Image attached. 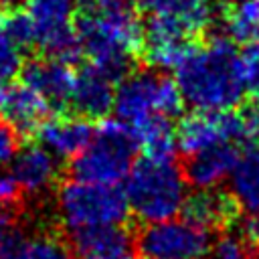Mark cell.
<instances>
[{
	"instance_id": "obj_1",
	"label": "cell",
	"mask_w": 259,
	"mask_h": 259,
	"mask_svg": "<svg viewBox=\"0 0 259 259\" xmlns=\"http://www.w3.org/2000/svg\"><path fill=\"white\" fill-rule=\"evenodd\" d=\"M174 75L184 103L196 111L235 109L247 91L241 57L225 36H212L202 47L190 45Z\"/></svg>"
},
{
	"instance_id": "obj_2",
	"label": "cell",
	"mask_w": 259,
	"mask_h": 259,
	"mask_svg": "<svg viewBox=\"0 0 259 259\" xmlns=\"http://www.w3.org/2000/svg\"><path fill=\"white\" fill-rule=\"evenodd\" d=\"M81 53L111 81L123 79L142 49L144 28L130 0H87L75 20Z\"/></svg>"
},
{
	"instance_id": "obj_3",
	"label": "cell",
	"mask_w": 259,
	"mask_h": 259,
	"mask_svg": "<svg viewBox=\"0 0 259 259\" xmlns=\"http://www.w3.org/2000/svg\"><path fill=\"white\" fill-rule=\"evenodd\" d=\"M125 200L142 223L172 219L186 200V178L174 160L144 156L132 164L125 176Z\"/></svg>"
},
{
	"instance_id": "obj_4",
	"label": "cell",
	"mask_w": 259,
	"mask_h": 259,
	"mask_svg": "<svg viewBox=\"0 0 259 259\" xmlns=\"http://www.w3.org/2000/svg\"><path fill=\"white\" fill-rule=\"evenodd\" d=\"M138 140L121 119H101L89 144L71 158V176L83 182L117 184L125 180L138 150Z\"/></svg>"
},
{
	"instance_id": "obj_5",
	"label": "cell",
	"mask_w": 259,
	"mask_h": 259,
	"mask_svg": "<svg viewBox=\"0 0 259 259\" xmlns=\"http://www.w3.org/2000/svg\"><path fill=\"white\" fill-rule=\"evenodd\" d=\"M57 212L67 233H75L91 227L121 225L130 214V206L117 186L73 178L57 192Z\"/></svg>"
},
{
	"instance_id": "obj_6",
	"label": "cell",
	"mask_w": 259,
	"mask_h": 259,
	"mask_svg": "<svg viewBox=\"0 0 259 259\" xmlns=\"http://www.w3.org/2000/svg\"><path fill=\"white\" fill-rule=\"evenodd\" d=\"M182 107L184 99L176 81L152 71L125 75L113 93L115 115L132 130L158 115L176 117Z\"/></svg>"
},
{
	"instance_id": "obj_7",
	"label": "cell",
	"mask_w": 259,
	"mask_h": 259,
	"mask_svg": "<svg viewBox=\"0 0 259 259\" xmlns=\"http://www.w3.org/2000/svg\"><path fill=\"white\" fill-rule=\"evenodd\" d=\"M208 247L206 229L174 217L146 223L136 241L140 259H206Z\"/></svg>"
},
{
	"instance_id": "obj_8",
	"label": "cell",
	"mask_w": 259,
	"mask_h": 259,
	"mask_svg": "<svg viewBox=\"0 0 259 259\" xmlns=\"http://www.w3.org/2000/svg\"><path fill=\"white\" fill-rule=\"evenodd\" d=\"M28 14L34 22V45L49 57L73 63L83 55L71 22V0H30Z\"/></svg>"
},
{
	"instance_id": "obj_9",
	"label": "cell",
	"mask_w": 259,
	"mask_h": 259,
	"mask_svg": "<svg viewBox=\"0 0 259 259\" xmlns=\"http://www.w3.org/2000/svg\"><path fill=\"white\" fill-rule=\"evenodd\" d=\"M174 134H176V146L186 156H190L221 142L233 144L237 140H243L245 125L241 113L235 109L194 111L180 119Z\"/></svg>"
},
{
	"instance_id": "obj_10",
	"label": "cell",
	"mask_w": 259,
	"mask_h": 259,
	"mask_svg": "<svg viewBox=\"0 0 259 259\" xmlns=\"http://www.w3.org/2000/svg\"><path fill=\"white\" fill-rule=\"evenodd\" d=\"M22 83L38 91L51 105H65L71 99L75 73L69 63L47 57V59H30L20 67Z\"/></svg>"
},
{
	"instance_id": "obj_11",
	"label": "cell",
	"mask_w": 259,
	"mask_h": 259,
	"mask_svg": "<svg viewBox=\"0 0 259 259\" xmlns=\"http://www.w3.org/2000/svg\"><path fill=\"white\" fill-rule=\"evenodd\" d=\"M237 160H239V152L233 144L221 142L208 146L188 156V162L184 166V178L196 190L217 188L221 182H225L231 176Z\"/></svg>"
},
{
	"instance_id": "obj_12",
	"label": "cell",
	"mask_w": 259,
	"mask_h": 259,
	"mask_svg": "<svg viewBox=\"0 0 259 259\" xmlns=\"http://www.w3.org/2000/svg\"><path fill=\"white\" fill-rule=\"evenodd\" d=\"M113 81L97 67L89 65L75 73L71 103L75 111L85 119H101L113 109Z\"/></svg>"
},
{
	"instance_id": "obj_13",
	"label": "cell",
	"mask_w": 259,
	"mask_h": 259,
	"mask_svg": "<svg viewBox=\"0 0 259 259\" xmlns=\"http://www.w3.org/2000/svg\"><path fill=\"white\" fill-rule=\"evenodd\" d=\"M10 164H12V170H10L12 176L16 178L20 190L26 194H40L49 190L59 176L57 156H53L40 144L18 148Z\"/></svg>"
},
{
	"instance_id": "obj_14",
	"label": "cell",
	"mask_w": 259,
	"mask_h": 259,
	"mask_svg": "<svg viewBox=\"0 0 259 259\" xmlns=\"http://www.w3.org/2000/svg\"><path fill=\"white\" fill-rule=\"evenodd\" d=\"M34 132L38 144L57 158H75L93 136V127L81 115L47 117Z\"/></svg>"
},
{
	"instance_id": "obj_15",
	"label": "cell",
	"mask_w": 259,
	"mask_h": 259,
	"mask_svg": "<svg viewBox=\"0 0 259 259\" xmlns=\"http://www.w3.org/2000/svg\"><path fill=\"white\" fill-rule=\"evenodd\" d=\"M71 235L73 249L83 257L105 259H132L134 239L121 225H103L81 229Z\"/></svg>"
},
{
	"instance_id": "obj_16",
	"label": "cell",
	"mask_w": 259,
	"mask_h": 259,
	"mask_svg": "<svg viewBox=\"0 0 259 259\" xmlns=\"http://www.w3.org/2000/svg\"><path fill=\"white\" fill-rule=\"evenodd\" d=\"M237 208L239 206L231 194H225L217 188H204L186 196L180 212H184V219L210 231L233 223L237 219Z\"/></svg>"
},
{
	"instance_id": "obj_17",
	"label": "cell",
	"mask_w": 259,
	"mask_h": 259,
	"mask_svg": "<svg viewBox=\"0 0 259 259\" xmlns=\"http://www.w3.org/2000/svg\"><path fill=\"white\" fill-rule=\"evenodd\" d=\"M4 119L16 130V132H34L49 115L51 103L32 87L28 85H16L12 89H6L2 105H0Z\"/></svg>"
},
{
	"instance_id": "obj_18",
	"label": "cell",
	"mask_w": 259,
	"mask_h": 259,
	"mask_svg": "<svg viewBox=\"0 0 259 259\" xmlns=\"http://www.w3.org/2000/svg\"><path fill=\"white\" fill-rule=\"evenodd\" d=\"M231 196L247 214L259 217V148L239 154V160L229 176Z\"/></svg>"
},
{
	"instance_id": "obj_19",
	"label": "cell",
	"mask_w": 259,
	"mask_h": 259,
	"mask_svg": "<svg viewBox=\"0 0 259 259\" xmlns=\"http://www.w3.org/2000/svg\"><path fill=\"white\" fill-rule=\"evenodd\" d=\"M158 14L166 16L186 38H190L210 24L214 4L212 0H172L168 8Z\"/></svg>"
},
{
	"instance_id": "obj_20",
	"label": "cell",
	"mask_w": 259,
	"mask_h": 259,
	"mask_svg": "<svg viewBox=\"0 0 259 259\" xmlns=\"http://www.w3.org/2000/svg\"><path fill=\"white\" fill-rule=\"evenodd\" d=\"M132 132L138 140V146L144 148V156L160 158V160H174L178 146H176V134L168 117H162V115L152 117Z\"/></svg>"
},
{
	"instance_id": "obj_21",
	"label": "cell",
	"mask_w": 259,
	"mask_h": 259,
	"mask_svg": "<svg viewBox=\"0 0 259 259\" xmlns=\"http://www.w3.org/2000/svg\"><path fill=\"white\" fill-rule=\"evenodd\" d=\"M227 32L233 40L251 45L259 40V0H235L225 16Z\"/></svg>"
},
{
	"instance_id": "obj_22",
	"label": "cell",
	"mask_w": 259,
	"mask_h": 259,
	"mask_svg": "<svg viewBox=\"0 0 259 259\" xmlns=\"http://www.w3.org/2000/svg\"><path fill=\"white\" fill-rule=\"evenodd\" d=\"M14 259H73V253L61 239L36 235L24 241L20 253Z\"/></svg>"
},
{
	"instance_id": "obj_23",
	"label": "cell",
	"mask_w": 259,
	"mask_h": 259,
	"mask_svg": "<svg viewBox=\"0 0 259 259\" xmlns=\"http://www.w3.org/2000/svg\"><path fill=\"white\" fill-rule=\"evenodd\" d=\"M206 259H251V243L235 229L225 231L210 241Z\"/></svg>"
},
{
	"instance_id": "obj_24",
	"label": "cell",
	"mask_w": 259,
	"mask_h": 259,
	"mask_svg": "<svg viewBox=\"0 0 259 259\" xmlns=\"http://www.w3.org/2000/svg\"><path fill=\"white\" fill-rule=\"evenodd\" d=\"M2 30L18 49H28L34 45V22L28 10H12L2 20Z\"/></svg>"
},
{
	"instance_id": "obj_25",
	"label": "cell",
	"mask_w": 259,
	"mask_h": 259,
	"mask_svg": "<svg viewBox=\"0 0 259 259\" xmlns=\"http://www.w3.org/2000/svg\"><path fill=\"white\" fill-rule=\"evenodd\" d=\"M26 239L28 237L24 229L18 223H14L12 217L8 214L0 223V259H14L20 253Z\"/></svg>"
},
{
	"instance_id": "obj_26",
	"label": "cell",
	"mask_w": 259,
	"mask_h": 259,
	"mask_svg": "<svg viewBox=\"0 0 259 259\" xmlns=\"http://www.w3.org/2000/svg\"><path fill=\"white\" fill-rule=\"evenodd\" d=\"M241 65H243L245 87L259 103V40L247 45L245 53L241 55Z\"/></svg>"
},
{
	"instance_id": "obj_27",
	"label": "cell",
	"mask_w": 259,
	"mask_h": 259,
	"mask_svg": "<svg viewBox=\"0 0 259 259\" xmlns=\"http://www.w3.org/2000/svg\"><path fill=\"white\" fill-rule=\"evenodd\" d=\"M20 67H22L20 49L0 28V81L14 77L20 71Z\"/></svg>"
},
{
	"instance_id": "obj_28",
	"label": "cell",
	"mask_w": 259,
	"mask_h": 259,
	"mask_svg": "<svg viewBox=\"0 0 259 259\" xmlns=\"http://www.w3.org/2000/svg\"><path fill=\"white\" fill-rule=\"evenodd\" d=\"M18 148H20L18 132L4 117H0V166L10 164L18 152Z\"/></svg>"
},
{
	"instance_id": "obj_29",
	"label": "cell",
	"mask_w": 259,
	"mask_h": 259,
	"mask_svg": "<svg viewBox=\"0 0 259 259\" xmlns=\"http://www.w3.org/2000/svg\"><path fill=\"white\" fill-rule=\"evenodd\" d=\"M20 192L22 190L12 172H0V208L6 210L8 206H14L20 198Z\"/></svg>"
},
{
	"instance_id": "obj_30",
	"label": "cell",
	"mask_w": 259,
	"mask_h": 259,
	"mask_svg": "<svg viewBox=\"0 0 259 259\" xmlns=\"http://www.w3.org/2000/svg\"><path fill=\"white\" fill-rule=\"evenodd\" d=\"M243 125H245V138L259 140V103L247 107L243 113Z\"/></svg>"
},
{
	"instance_id": "obj_31",
	"label": "cell",
	"mask_w": 259,
	"mask_h": 259,
	"mask_svg": "<svg viewBox=\"0 0 259 259\" xmlns=\"http://www.w3.org/2000/svg\"><path fill=\"white\" fill-rule=\"evenodd\" d=\"M136 2H138L140 10H144L148 14H158V12L166 10L172 0H136Z\"/></svg>"
},
{
	"instance_id": "obj_32",
	"label": "cell",
	"mask_w": 259,
	"mask_h": 259,
	"mask_svg": "<svg viewBox=\"0 0 259 259\" xmlns=\"http://www.w3.org/2000/svg\"><path fill=\"white\" fill-rule=\"evenodd\" d=\"M4 93H6V87H4V81H0V105H2V99H4Z\"/></svg>"
},
{
	"instance_id": "obj_33",
	"label": "cell",
	"mask_w": 259,
	"mask_h": 259,
	"mask_svg": "<svg viewBox=\"0 0 259 259\" xmlns=\"http://www.w3.org/2000/svg\"><path fill=\"white\" fill-rule=\"evenodd\" d=\"M8 214H10V212H6L4 208H0V223H2V221H4V219H6Z\"/></svg>"
},
{
	"instance_id": "obj_34",
	"label": "cell",
	"mask_w": 259,
	"mask_h": 259,
	"mask_svg": "<svg viewBox=\"0 0 259 259\" xmlns=\"http://www.w3.org/2000/svg\"><path fill=\"white\" fill-rule=\"evenodd\" d=\"M16 0H0V4H6V6H10V4H14Z\"/></svg>"
},
{
	"instance_id": "obj_35",
	"label": "cell",
	"mask_w": 259,
	"mask_h": 259,
	"mask_svg": "<svg viewBox=\"0 0 259 259\" xmlns=\"http://www.w3.org/2000/svg\"><path fill=\"white\" fill-rule=\"evenodd\" d=\"M83 259H105V257H83Z\"/></svg>"
},
{
	"instance_id": "obj_36",
	"label": "cell",
	"mask_w": 259,
	"mask_h": 259,
	"mask_svg": "<svg viewBox=\"0 0 259 259\" xmlns=\"http://www.w3.org/2000/svg\"><path fill=\"white\" fill-rule=\"evenodd\" d=\"M257 245H259V241H257Z\"/></svg>"
}]
</instances>
